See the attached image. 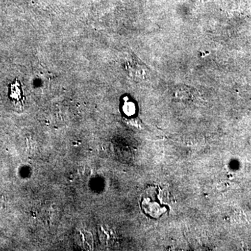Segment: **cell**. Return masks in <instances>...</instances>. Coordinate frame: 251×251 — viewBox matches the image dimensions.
I'll return each mask as SVG.
<instances>
[{
    "mask_svg": "<svg viewBox=\"0 0 251 251\" xmlns=\"http://www.w3.org/2000/svg\"><path fill=\"white\" fill-rule=\"evenodd\" d=\"M9 97L16 101H21L23 97L22 86L21 82L16 79L9 85Z\"/></svg>",
    "mask_w": 251,
    "mask_h": 251,
    "instance_id": "cell-2",
    "label": "cell"
},
{
    "mask_svg": "<svg viewBox=\"0 0 251 251\" xmlns=\"http://www.w3.org/2000/svg\"><path fill=\"white\" fill-rule=\"evenodd\" d=\"M142 210L150 218L160 219L169 210L164 201L163 191L159 186H150L144 191L140 200Z\"/></svg>",
    "mask_w": 251,
    "mask_h": 251,
    "instance_id": "cell-1",
    "label": "cell"
},
{
    "mask_svg": "<svg viewBox=\"0 0 251 251\" xmlns=\"http://www.w3.org/2000/svg\"><path fill=\"white\" fill-rule=\"evenodd\" d=\"M122 110L126 116H133L136 112L135 103L130 101L129 99L125 98L123 105H122Z\"/></svg>",
    "mask_w": 251,
    "mask_h": 251,
    "instance_id": "cell-3",
    "label": "cell"
}]
</instances>
